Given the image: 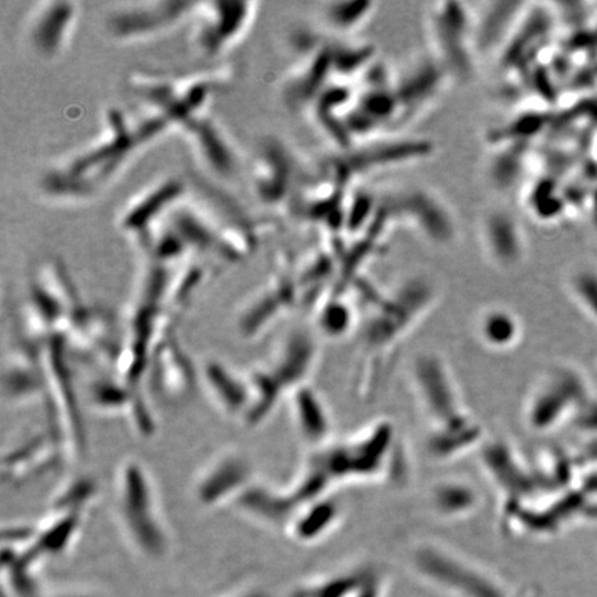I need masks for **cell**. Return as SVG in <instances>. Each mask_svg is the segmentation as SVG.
Segmentation results:
<instances>
[{
    "label": "cell",
    "instance_id": "obj_1",
    "mask_svg": "<svg viewBox=\"0 0 597 597\" xmlns=\"http://www.w3.org/2000/svg\"><path fill=\"white\" fill-rule=\"evenodd\" d=\"M153 143V136L136 115L110 107L99 133L47 170L42 177V191L60 202L89 201L110 186L137 153Z\"/></svg>",
    "mask_w": 597,
    "mask_h": 597
},
{
    "label": "cell",
    "instance_id": "obj_2",
    "mask_svg": "<svg viewBox=\"0 0 597 597\" xmlns=\"http://www.w3.org/2000/svg\"><path fill=\"white\" fill-rule=\"evenodd\" d=\"M230 65H208L187 72L135 71L129 77V90L140 101V108L157 111L175 126L209 110L217 92L233 79Z\"/></svg>",
    "mask_w": 597,
    "mask_h": 597
},
{
    "label": "cell",
    "instance_id": "obj_3",
    "mask_svg": "<svg viewBox=\"0 0 597 597\" xmlns=\"http://www.w3.org/2000/svg\"><path fill=\"white\" fill-rule=\"evenodd\" d=\"M115 510L126 537L155 556L168 545V528L157 488L146 466L136 459L121 463L115 479Z\"/></svg>",
    "mask_w": 597,
    "mask_h": 597
},
{
    "label": "cell",
    "instance_id": "obj_4",
    "mask_svg": "<svg viewBox=\"0 0 597 597\" xmlns=\"http://www.w3.org/2000/svg\"><path fill=\"white\" fill-rule=\"evenodd\" d=\"M259 3L248 0L197 2L188 20V45L199 59L211 61L229 53L251 31Z\"/></svg>",
    "mask_w": 597,
    "mask_h": 597
},
{
    "label": "cell",
    "instance_id": "obj_5",
    "mask_svg": "<svg viewBox=\"0 0 597 597\" xmlns=\"http://www.w3.org/2000/svg\"><path fill=\"white\" fill-rule=\"evenodd\" d=\"M188 153L204 175L216 183H233L246 175V164L240 147L229 130L209 110L188 119L179 129Z\"/></svg>",
    "mask_w": 597,
    "mask_h": 597
},
{
    "label": "cell",
    "instance_id": "obj_6",
    "mask_svg": "<svg viewBox=\"0 0 597 597\" xmlns=\"http://www.w3.org/2000/svg\"><path fill=\"white\" fill-rule=\"evenodd\" d=\"M197 2L143 0L114 7L106 18V30L114 41H150L187 24Z\"/></svg>",
    "mask_w": 597,
    "mask_h": 597
},
{
    "label": "cell",
    "instance_id": "obj_7",
    "mask_svg": "<svg viewBox=\"0 0 597 597\" xmlns=\"http://www.w3.org/2000/svg\"><path fill=\"white\" fill-rule=\"evenodd\" d=\"M187 194V184L182 177L168 175L153 180L123 205L117 217L118 229L137 248H143Z\"/></svg>",
    "mask_w": 597,
    "mask_h": 597
},
{
    "label": "cell",
    "instance_id": "obj_8",
    "mask_svg": "<svg viewBox=\"0 0 597 597\" xmlns=\"http://www.w3.org/2000/svg\"><path fill=\"white\" fill-rule=\"evenodd\" d=\"M81 5L68 0H43L36 3L25 23V34L34 52L54 60L67 52L77 32Z\"/></svg>",
    "mask_w": 597,
    "mask_h": 597
},
{
    "label": "cell",
    "instance_id": "obj_9",
    "mask_svg": "<svg viewBox=\"0 0 597 597\" xmlns=\"http://www.w3.org/2000/svg\"><path fill=\"white\" fill-rule=\"evenodd\" d=\"M253 198L267 208L281 205L291 190L293 162L281 143L267 140L246 169Z\"/></svg>",
    "mask_w": 597,
    "mask_h": 597
},
{
    "label": "cell",
    "instance_id": "obj_10",
    "mask_svg": "<svg viewBox=\"0 0 597 597\" xmlns=\"http://www.w3.org/2000/svg\"><path fill=\"white\" fill-rule=\"evenodd\" d=\"M251 468L240 452L226 451L212 458L195 481V497L204 506L237 502L251 486Z\"/></svg>",
    "mask_w": 597,
    "mask_h": 597
},
{
    "label": "cell",
    "instance_id": "obj_11",
    "mask_svg": "<svg viewBox=\"0 0 597 597\" xmlns=\"http://www.w3.org/2000/svg\"><path fill=\"white\" fill-rule=\"evenodd\" d=\"M292 291L287 277L280 276L253 293L240 314L242 334L255 336L260 334L263 328L269 327L274 318H278L281 311L287 309L291 303Z\"/></svg>",
    "mask_w": 597,
    "mask_h": 597
},
{
    "label": "cell",
    "instance_id": "obj_12",
    "mask_svg": "<svg viewBox=\"0 0 597 597\" xmlns=\"http://www.w3.org/2000/svg\"><path fill=\"white\" fill-rule=\"evenodd\" d=\"M202 375L217 407L227 415H242L245 419L249 408L248 378H240L226 365L217 363L206 364Z\"/></svg>",
    "mask_w": 597,
    "mask_h": 597
},
{
    "label": "cell",
    "instance_id": "obj_13",
    "mask_svg": "<svg viewBox=\"0 0 597 597\" xmlns=\"http://www.w3.org/2000/svg\"><path fill=\"white\" fill-rule=\"evenodd\" d=\"M293 414L303 436L311 441H320L327 434L328 421L324 407L313 392L305 387L293 392Z\"/></svg>",
    "mask_w": 597,
    "mask_h": 597
},
{
    "label": "cell",
    "instance_id": "obj_14",
    "mask_svg": "<svg viewBox=\"0 0 597 597\" xmlns=\"http://www.w3.org/2000/svg\"><path fill=\"white\" fill-rule=\"evenodd\" d=\"M480 334L484 342L495 347H506L519 336V324L502 310L488 311L481 318Z\"/></svg>",
    "mask_w": 597,
    "mask_h": 597
}]
</instances>
